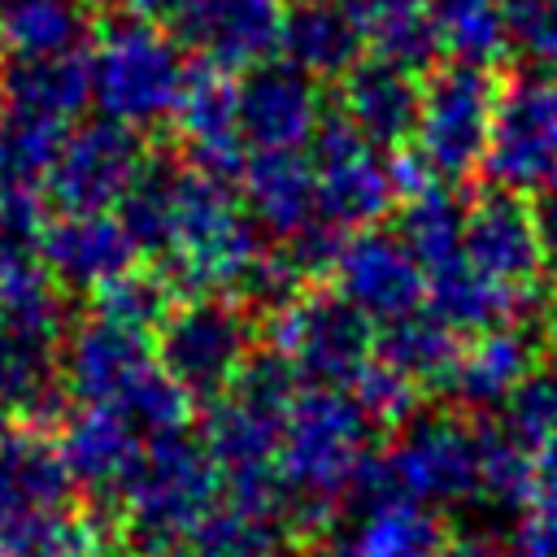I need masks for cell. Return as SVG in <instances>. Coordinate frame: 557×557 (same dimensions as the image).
I'll return each mask as SVG.
<instances>
[{
	"instance_id": "obj_39",
	"label": "cell",
	"mask_w": 557,
	"mask_h": 557,
	"mask_svg": "<svg viewBox=\"0 0 557 557\" xmlns=\"http://www.w3.org/2000/svg\"><path fill=\"white\" fill-rule=\"evenodd\" d=\"M352 392V400L366 409V418L374 422V426H392V431H400L405 422H413L418 413V387L409 383V379H400V374H392L387 366H379V361H370V370L348 387Z\"/></svg>"
},
{
	"instance_id": "obj_5",
	"label": "cell",
	"mask_w": 557,
	"mask_h": 557,
	"mask_svg": "<svg viewBox=\"0 0 557 557\" xmlns=\"http://www.w3.org/2000/svg\"><path fill=\"white\" fill-rule=\"evenodd\" d=\"M296 396H300V374L274 348H257L239 370L235 387L205 405L200 444L218 461L222 479L274 470L287 409Z\"/></svg>"
},
{
	"instance_id": "obj_25",
	"label": "cell",
	"mask_w": 557,
	"mask_h": 557,
	"mask_svg": "<svg viewBox=\"0 0 557 557\" xmlns=\"http://www.w3.org/2000/svg\"><path fill=\"white\" fill-rule=\"evenodd\" d=\"M244 213L257 231H270L274 244L292 239L309 222H318V196L305 152H248L239 174Z\"/></svg>"
},
{
	"instance_id": "obj_14",
	"label": "cell",
	"mask_w": 557,
	"mask_h": 557,
	"mask_svg": "<svg viewBox=\"0 0 557 557\" xmlns=\"http://www.w3.org/2000/svg\"><path fill=\"white\" fill-rule=\"evenodd\" d=\"M157 370L152 335L122 331L104 318H83L65 331L57 374L74 405H122Z\"/></svg>"
},
{
	"instance_id": "obj_32",
	"label": "cell",
	"mask_w": 557,
	"mask_h": 557,
	"mask_svg": "<svg viewBox=\"0 0 557 557\" xmlns=\"http://www.w3.org/2000/svg\"><path fill=\"white\" fill-rule=\"evenodd\" d=\"M361 13V30H366V48L379 61H392L409 74H431L444 57L435 17L426 9V0H352Z\"/></svg>"
},
{
	"instance_id": "obj_15",
	"label": "cell",
	"mask_w": 557,
	"mask_h": 557,
	"mask_svg": "<svg viewBox=\"0 0 557 557\" xmlns=\"http://www.w3.org/2000/svg\"><path fill=\"white\" fill-rule=\"evenodd\" d=\"M174 39L191 65L248 74L278 52L283 0H196L174 22Z\"/></svg>"
},
{
	"instance_id": "obj_31",
	"label": "cell",
	"mask_w": 557,
	"mask_h": 557,
	"mask_svg": "<svg viewBox=\"0 0 557 557\" xmlns=\"http://www.w3.org/2000/svg\"><path fill=\"white\" fill-rule=\"evenodd\" d=\"M178 183H183V161L165 152H144L131 187L113 209L139 257H157V261L165 257L174 235V213H178Z\"/></svg>"
},
{
	"instance_id": "obj_4",
	"label": "cell",
	"mask_w": 557,
	"mask_h": 557,
	"mask_svg": "<svg viewBox=\"0 0 557 557\" xmlns=\"http://www.w3.org/2000/svg\"><path fill=\"white\" fill-rule=\"evenodd\" d=\"M87 65L91 104L100 109V117L135 135L174 117V104L191 74V61L178 48V39L131 13L100 22L87 48Z\"/></svg>"
},
{
	"instance_id": "obj_41",
	"label": "cell",
	"mask_w": 557,
	"mask_h": 557,
	"mask_svg": "<svg viewBox=\"0 0 557 557\" xmlns=\"http://www.w3.org/2000/svg\"><path fill=\"white\" fill-rule=\"evenodd\" d=\"M505 557H557V505H531L518 513Z\"/></svg>"
},
{
	"instance_id": "obj_44",
	"label": "cell",
	"mask_w": 557,
	"mask_h": 557,
	"mask_svg": "<svg viewBox=\"0 0 557 557\" xmlns=\"http://www.w3.org/2000/svg\"><path fill=\"white\" fill-rule=\"evenodd\" d=\"M117 4H122V13L144 17V22L161 26V22H178L196 0H117Z\"/></svg>"
},
{
	"instance_id": "obj_13",
	"label": "cell",
	"mask_w": 557,
	"mask_h": 557,
	"mask_svg": "<svg viewBox=\"0 0 557 557\" xmlns=\"http://www.w3.org/2000/svg\"><path fill=\"white\" fill-rule=\"evenodd\" d=\"M352 522L331 535L335 557H444L448 548V527L435 509L405 500L392 492V483L374 461L361 470L352 487Z\"/></svg>"
},
{
	"instance_id": "obj_3",
	"label": "cell",
	"mask_w": 557,
	"mask_h": 557,
	"mask_svg": "<svg viewBox=\"0 0 557 557\" xmlns=\"http://www.w3.org/2000/svg\"><path fill=\"white\" fill-rule=\"evenodd\" d=\"M265 244L257 235V222L244 213L235 183H222V178H209L183 165L174 235H170L165 257L157 261L174 296L178 300H200V296L235 300L244 274L252 270Z\"/></svg>"
},
{
	"instance_id": "obj_34",
	"label": "cell",
	"mask_w": 557,
	"mask_h": 557,
	"mask_svg": "<svg viewBox=\"0 0 557 557\" xmlns=\"http://www.w3.org/2000/svg\"><path fill=\"white\" fill-rule=\"evenodd\" d=\"M444 57L466 65H487L505 57V22L500 0H426Z\"/></svg>"
},
{
	"instance_id": "obj_7",
	"label": "cell",
	"mask_w": 557,
	"mask_h": 557,
	"mask_svg": "<svg viewBox=\"0 0 557 557\" xmlns=\"http://www.w3.org/2000/svg\"><path fill=\"white\" fill-rule=\"evenodd\" d=\"M500 78L487 65L444 61L422 78V109L413 131V157L440 178L461 183L483 170Z\"/></svg>"
},
{
	"instance_id": "obj_8",
	"label": "cell",
	"mask_w": 557,
	"mask_h": 557,
	"mask_svg": "<svg viewBox=\"0 0 557 557\" xmlns=\"http://www.w3.org/2000/svg\"><path fill=\"white\" fill-rule=\"evenodd\" d=\"M157 366L200 405L226 396L257 352V322L239 300L226 296H200L178 300L170 318L161 322L157 339Z\"/></svg>"
},
{
	"instance_id": "obj_45",
	"label": "cell",
	"mask_w": 557,
	"mask_h": 557,
	"mask_svg": "<svg viewBox=\"0 0 557 557\" xmlns=\"http://www.w3.org/2000/svg\"><path fill=\"white\" fill-rule=\"evenodd\" d=\"M444 557H505V544L483 531H466V535H448Z\"/></svg>"
},
{
	"instance_id": "obj_26",
	"label": "cell",
	"mask_w": 557,
	"mask_h": 557,
	"mask_svg": "<svg viewBox=\"0 0 557 557\" xmlns=\"http://www.w3.org/2000/svg\"><path fill=\"white\" fill-rule=\"evenodd\" d=\"M91 104V65L87 52L70 57H30L0 65V109L39 117L52 126H78Z\"/></svg>"
},
{
	"instance_id": "obj_33",
	"label": "cell",
	"mask_w": 557,
	"mask_h": 557,
	"mask_svg": "<svg viewBox=\"0 0 557 557\" xmlns=\"http://www.w3.org/2000/svg\"><path fill=\"white\" fill-rule=\"evenodd\" d=\"M174 305H178V296H174L170 278L161 274V265H131L126 274H117L113 283H104L91 296V318H104L135 335H152V331H161V322L170 318Z\"/></svg>"
},
{
	"instance_id": "obj_21",
	"label": "cell",
	"mask_w": 557,
	"mask_h": 557,
	"mask_svg": "<svg viewBox=\"0 0 557 557\" xmlns=\"http://www.w3.org/2000/svg\"><path fill=\"white\" fill-rule=\"evenodd\" d=\"M39 261L61 292L96 296L104 283L139 265V252L117 213H52L39 235Z\"/></svg>"
},
{
	"instance_id": "obj_38",
	"label": "cell",
	"mask_w": 557,
	"mask_h": 557,
	"mask_svg": "<svg viewBox=\"0 0 557 557\" xmlns=\"http://www.w3.org/2000/svg\"><path fill=\"white\" fill-rule=\"evenodd\" d=\"M500 426L522 444V448H540L557 435V370H535L505 405H500Z\"/></svg>"
},
{
	"instance_id": "obj_22",
	"label": "cell",
	"mask_w": 557,
	"mask_h": 557,
	"mask_svg": "<svg viewBox=\"0 0 557 557\" xmlns=\"http://www.w3.org/2000/svg\"><path fill=\"white\" fill-rule=\"evenodd\" d=\"M418 109H422V78L379 61L361 57L344 78H339V117L379 152H400L409 148L418 131Z\"/></svg>"
},
{
	"instance_id": "obj_9",
	"label": "cell",
	"mask_w": 557,
	"mask_h": 557,
	"mask_svg": "<svg viewBox=\"0 0 557 557\" xmlns=\"http://www.w3.org/2000/svg\"><path fill=\"white\" fill-rule=\"evenodd\" d=\"M379 470L413 505L453 509L479 500L483 487V444L479 426L461 413H426L396 431V440L379 453Z\"/></svg>"
},
{
	"instance_id": "obj_35",
	"label": "cell",
	"mask_w": 557,
	"mask_h": 557,
	"mask_svg": "<svg viewBox=\"0 0 557 557\" xmlns=\"http://www.w3.org/2000/svg\"><path fill=\"white\" fill-rule=\"evenodd\" d=\"M65 135H70L65 126L0 109V187L44 191Z\"/></svg>"
},
{
	"instance_id": "obj_28",
	"label": "cell",
	"mask_w": 557,
	"mask_h": 557,
	"mask_svg": "<svg viewBox=\"0 0 557 557\" xmlns=\"http://www.w3.org/2000/svg\"><path fill=\"white\" fill-rule=\"evenodd\" d=\"M461 357V335L448 331L426 305L396 318V322H383L374 331V361L387 366L392 374L409 379L418 392H444L453 366Z\"/></svg>"
},
{
	"instance_id": "obj_16",
	"label": "cell",
	"mask_w": 557,
	"mask_h": 557,
	"mask_svg": "<svg viewBox=\"0 0 557 557\" xmlns=\"http://www.w3.org/2000/svg\"><path fill=\"white\" fill-rule=\"evenodd\" d=\"M335 292L361 309L374 326L396 322L426 305V274L409 257V248L396 239V231L370 226L344 235L339 261H335Z\"/></svg>"
},
{
	"instance_id": "obj_6",
	"label": "cell",
	"mask_w": 557,
	"mask_h": 557,
	"mask_svg": "<svg viewBox=\"0 0 557 557\" xmlns=\"http://www.w3.org/2000/svg\"><path fill=\"white\" fill-rule=\"evenodd\" d=\"M374 322L335 287H305L265 318V348H274L309 387L348 392L374 361Z\"/></svg>"
},
{
	"instance_id": "obj_11",
	"label": "cell",
	"mask_w": 557,
	"mask_h": 557,
	"mask_svg": "<svg viewBox=\"0 0 557 557\" xmlns=\"http://www.w3.org/2000/svg\"><path fill=\"white\" fill-rule=\"evenodd\" d=\"M309 174H313V196H318V218L344 235L379 226V218L392 209L396 187L387 157L366 144L339 113H326L318 135L305 148Z\"/></svg>"
},
{
	"instance_id": "obj_29",
	"label": "cell",
	"mask_w": 557,
	"mask_h": 557,
	"mask_svg": "<svg viewBox=\"0 0 557 557\" xmlns=\"http://www.w3.org/2000/svg\"><path fill=\"white\" fill-rule=\"evenodd\" d=\"M87 48H91V22L83 0H0L4 61L70 57Z\"/></svg>"
},
{
	"instance_id": "obj_27",
	"label": "cell",
	"mask_w": 557,
	"mask_h": 557,
	"mask_svg": "<svg viewBox=\"0 0 557 557\" xmlns=\"http://www.w3.org/2000/svg\"><path fill=\"white\" fill-rule=\"evenodd\" d=\"M70 474L48 431L13 426L0 435V518L30 513V509H61L70 505Z\"/></svg>"
},
{
	"instance_id": "obj_12",
	"label": "cell",
	"mask_w": 557,
	"mask_h": 557,
	"mask_svg": "<svg viewBox=\"0 0 557 557\" xmlns=\"http://www.w3.org/2000/svg\"><path fill=\"white\" fill-rule=\"evenodd\" d=\"M139 161L144 144L135 131L109 117H87L70 126L44 183V196L57 205V213H113Z\"/></svg>"
},
{
	"instance_id": "obj_46",
	"label": "cell",
	"mask_w": 557,
	"mask_h": 557,
	"mask_svg": "<svg viewBox=\"0 0 557 557\" xmlns=\"http://www.w3.org/2000/svg\"><path fill=\"white\" fill-rule=\"evenodd\" d=\"M0 313H4V257H0Z\"/></svg>"
},
{
	"instance_id": "obj_24",
	"label": "cell",
	"mask_w": 557,
	"mask_h": 557,
	"mask_svg": "<svg viewBox=\"0 0 557 557\" xmlns=\"http://www.w3.org/2000/svg\"><path fill=\"white\" fill-rule=\"evenodd\" d=\"M278 52L305 78H344L366 57V30L352 0H292L283 4Z\"/></svg>"
},
{
	"instance_id": "obj_47",
	"label": "cell",
	"mask_w": 557,
	"mask_h": 557,
	"mask_svg": "<svg viewBox=\"0 0 557 557\" xmlns=\"http://www.w3.org/2000/svg\"><path fill=\"white\" fill-rule=\"evenodd\" d=\"M548 335H553V344H557V313H553V322H548Z\"/></svg>"
},
{
	"instance_id": "obj_36",
	"label": "cell",
	"mask_w": 557,
	"mask_h": 557,
	"mask_svg": "<svg viewBox=\"0 0 557 557\" xmlns=\"http://www.w3.org/2000/svg\"><path fill=\"white\" fill-rule=\"evenodd\" d=\"M483 444V487L479 500L496 509H531L535 505V461L531 448H522L500 422H479Z\"/></svg>"
},
{
	"instance_id": "obj_18",
	"label": "cell",
	"mask_w": 557,
	"mask_h": 557,
	"mask_svg": "<svg viewBox=\"0 0 557 557\" xmlns=\"http://www.w3.org/2000/svg\"><path fill=\"white\" fill-rule=\"evenodd\" d=\"M170 126L183 144V165L222 183H239L248 144L239 135V91L231 74L191 65Z\"/></svg>"
},
{
	"instance_id": "obj_23",
	"label": "cell",
	"mask_w": 557,
	"mask_h": 557,
	"mask_svg": "<svg viewBox=\"0 0 557 557\" xmlns=\"http://www.w3.org/2000/svg\"><path fill=\"white\" fill-rule=\"evenodd\" d=\"M540 370V331L518 322V326H496L461 344V357L444 383V396L457 409L470 413H500V405Z\"/></svg>"
},
{
	"instance_id": "obj_10",
	"label": "cell",
	"mask_w": 557,
	"mask_h": 557,
	"mask_svg": "<svg viewBox=\"0 0 557 557\" xmlns=\"http://www.w3.org/2000/svg\"><path fill=\"white\" fill-rule=\"evenodd\" d=\"M483 174L513 196H544L557 187V78L518 74L500 83Z\"/></svg>"
},
{
	"instance_id": "obj_40",
	"label": "cell",
	"mask_w": 557,
	"mask_h": 557,
	"mask_svg": "<svg viewBox=\"0 0 557 557\" xmlns=\"http://www.w3.org/2000/svg\"><path fill=\"white\" fill-rule=\"evenodd\" d=\"M278 248L287 252V261L296 265V274L309 287H318V278H331L335 274V261H339V248H344V231H335V226H326L318 218L305 231H296L292 239H283Z\"/></svg>"
},
{
	"instance_id": "obj_1",
	"label": "cell",
	"mask_w": 557,
	"mask_h": 557,
	"mask_svg": "<svg viewBox=\"0 0 557 557\" xmlns=\"http://www.w3.org/2000/svg\"><path fill=\"white\" fill-rule=\"evenodd\" d=\"M374 435L379 426L366 418L352 392L300 387L274 461L292 548H318L335 535L339 509L352 500L361 470L374 461Z\"/></svg>"
},
{
	"instance_id": "obj_19",
	"label": "cell",
	"mask_w": 557,
	"mask_h": 557,
	"mask_svg": "<svg viewBox=\"0 0 557 557\" xmlns=\"http://www.w3.org/2000/svg\"><path fill=\"white\" fill-rule=\"evenodd\" d=\"M52 444L61 453L70 483L83 487L91 505H117V492L131 479L148 440L113 405H74L61 418Z\"/></svg>"
},
{
	"instance_id": "obj_20",
	"label": "cell",
	"mask_w": 557,
	"mask_h": 557,
	"mask_svg": "<svg viewBox=\"0 0 557 557\" xmlns=\"http://www.w3.org/2000/svg\"><path fill=\"white\" fill-rule=\"evenodd\" d=\"M461 257L513 287V292H527V287H540V274H544V252H540V231H535V209L513 196V191H500V187H487L479 191L470 205H466V239H461Z\"/></svg>"
},
{
	"instance_id": "obj_42",
	"label": "cell",
	"mask_w": 557,
	"mask_h": 557,
	"mask_svg": "<svg viewBox=\"0 0 557 557\" xmlns=\"http://www.w3.org/2000/svg\"><path fill=\"white\" fill-rule=\"evenodd\" d=\"M535 231H540V252H544V274L557 278V187L535 196Z\"/></svg>"
},
{
	"instance_id": "obj_43",
	"label": "cell",
	"mask_w": 557,
	"mask_h": 557,
	"mask_svg": "<svg viewBox=\"0 0 557 557\" xmlns=\"http://www.w3.org/2000/svg\"><path fill=\"white\" fill-rule=\"evenodd\" d=\"M535 461V505H557V435L531 453Z\"/></svg>"
},
{
	"instance_id": "obj_17",
	"label": "cell",
	"mask_w": 557,
	"mask_h": 557,
	"mask_svg": "<svg viewBox=\"0 0 557 557\" xmlns=\"http://www.w3.org/2000/svg\"><path fill=\"white\" fill-rule=\"evenodd\" d=\"M239 135L248 152H305L322 126V91L287 61H265L239 83Z\"/></svg>"
},
{
	"instance_id": "obj_30",
	"label": "cell",
	"mask_w": 557,
	"mask_h": 557,
	"mask_svg": "<svg viewBox=\"0 0 557 557\" xmlns=\"http://www.w3.org/2000/svg\"><path fill=\"white\" fill-rule=\"evenodd\" d=\"M466 205L453 183L431 178L426 187L400 196L396 209V239L409 248V257L422 265L431 278L435 270L461 261V239H466Z\"/></svg>"
},
{
	"instance_id": "obj_37",
	"label": "cell",
	"mask_w": 557,
	"mask_h": 557,
	"mask_svg": "<svg viewBox=\"0 0 557 557\" xmlns=\"http://www.w3.org/2000/svg\"><path fill=\"white\" fill-rule=\"evenodd\" d=\"M505 52H513L527 74H557V0H500Z\"/></svg>"
},
{
	"instance_id": "obj_2",
	"label": "cell",
	"mask_w": 557,
	"mask_h": 557,
	"mask_svg": "<svg viewBox=\"0 0 557 557\" xmlns=\"http://www.w3.org/2000/svg\"><path fill=\"white\" fill-rule=\"evenodd\" d=\"M222 500V470L200 435L148 440L117 492L122 540L135 557H183L200 522Z\"/></svg>"
}]
</instances>
